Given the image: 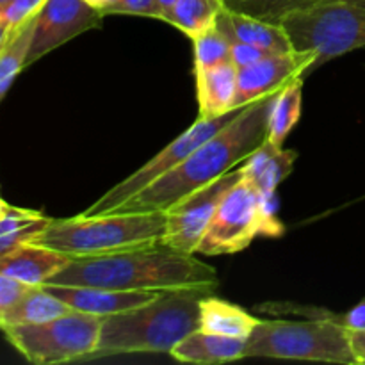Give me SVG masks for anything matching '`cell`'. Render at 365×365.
Segmentation results:
<instances>
[{
    "instance_id": "obj_6",
    "label": "cell",
    "mask_w": 365,
    "mask_h": 365,
    "mask_svg": "<svg viewBox=\"0 0 365 365\" xmlns=\"http://www.w3.org/2000/svg\"><path fill=\"white\" fill-rule=\"evenodd\" d=\"M292 48L316 56V68L365 46V0H314L284 20Z\"/></svg>"
},
{
    "instance_id": "obj_11",
    "label": "cell",
    "mask_w": 365,
    "mask_h": 365,
    "mask_svg": "<svg viewBox=\"0 0 365 365\" xmlns=\"http://www.w3.org/2000/svg\"><path fill=\"white\" fill-rule=\"evenodd\" d=\"M103 16L102 11L86 0H45L34 16V32L25 66H32L82 32L100 27Z\"/></svg>"
},
{
    "instance_id": "obj_13",
    "label": "cell",
    "mask_w": 365,
    "mask_h": 365,
    "mask_svg": "<svg viewBox=\"0 0 365 365\" xmlns=\"http://www.w3.org/2000/svg\"><path fill=\"white\" fill-rule=\"evenodd\" d=\"M43 287L66 303L71 310L107 317L125 312L152 302L160 292L152 291H114V289L91 287V285H57L45 284Z\"/></svg>"
},
{
    "instance_id": "obj_15",
    "label": "cell",
    "mask_w": 365,
    "mask_h": 365,
    "mask_svg": "<svg viewBox=\"0 0 365 365\" xmlns=\"http://www.w3.org/2000/svg\"><path fill=\"white\" fill-rule=\"evenodd\" d=\"M214 27L230 43H248L271 53L291 52L292 43L284 25L269 24L248 14L234 13L221 7Z\"/></svg>"
},
{
    "instance_id": "obj_2",
    "label": "cell",
    "mask_w": 365,
    "mask_h": 365,
    "mask_svg": "<svg viewBox=\"0 0 365 365\" xmlns=\"http://www.w3.org/2000/svg\"><path fill=\"white\" fill-rule=\"evenodd\" d=\"M46 284L91 285L114 291H180L217 287V273L191 253H180L166 246L128 250L102 257L71 259L64 269Z\"/></svg>"
},
{
    "instance_id": "obj_10",
    "label": "cell",
    "mask_w": 365,
    "mask_h": 365,
    "mask_svg": "<svg viewBox=\"0 0 365 365\" xmlns=\"http://www.w3.org/2000/svg\"><path fill=\"white\" fill-rule=\"evenodd\" d=\"M242 177L241 168H235L212 184L192 192L166 210V230L163 246L180 253H196L205 235L221 198Z\"/></svg>"
},
{
    "instance_id": "obj_16",
    "label": "cell",
    "mask_w": 365,
    "mask_h": 365,
    "mask_svg": "<svg viewBox=\"0 0 365 365\" xmlns=\"http://www.w3.org/2000/svg\"><path fill=\"white\" fill-rule=\"evenodd\" d=\"M196 98H198V118L223 116L232 109H237V66L234 63H223L217 66L195 70Z\"/></svg>"
},
{
    "instance_id": "obj_22",
    "label": "cell",
    "mask_w": 365,
    "mask_h": 365,
    "mask_svg": "<svg viewBox=\"0 0 365 365\" xmlns=\"http://www.w3.org/2000/svg\"><path fill=\"white\" fill-rule=\"evenodd\" d=\"M34 16L7 32L6 39L0 45V102L7 95L20 71L27 68L25 63L34 32Z\"/></svg>"
},
{
    "instance_id": "obj_37",
    "label": "cell",
    "mask_w": 365,
    "mask_h": 365,
    "mask_svg": "<svg viewBox=\"0 0 365 365\" xmlns=\"http://www.w3.org/2000/svg\"><path fill=\"white\" fill-rule=\"evenodd\" d=\"M9 2H11V0H0V11H2L4 7H6Z\"/></svg>"
},
{
    "instance_id": "obj_9",
    "label": "cell",
    "mask_w": 365,
    "mask_h": 365,
    "mask_svg": "<svg viewBox=\"0 0 365 365\" xmlns=\"http://www.w3.org/2000/svg\"><path fill=\"white\" fill-rule=\"evenodd\" d=\"M245 107H237V109H232L230 113L223 114V116L209 118V120L198 118L184 134L178 135L175 141H171L166 148L160 150V152L157 153L155 157H152L148 163L143 164V166L139 168L138 171H134L130 177L118 182L113 189H109L106 195L100 196L89 209H86L84 212H82V216H103V214H113L121 203H125L128 198H132V196L138 195L139 191L148 187L150 184L159 180L160 177L170 173L173 168H177L178 164L192 152V150H196L202 143H205L207 139L216 135L221 128L230 125L232 121L242 113Z\"/></svg>"
},
{
    "instance_id": "obj_5",
    "label": "cell",
    "mask_w": 365,
    "mask_h": 365,
    "mask_svg": "<svg viewBox=\"0 0 365 365\" xmlns=\"http://www.w3.org/2000/svg\"><path fill=\"white\" fill-rule=\"evenodd\" d=\"M245 356L356 365L349 330L324 319L259 321L246 339Z\"/></svg>"
},
{
    "instance_id": "obj_18",
    "label": "cell",
    "mask_w": 365,
    "mask_h": 365,
    "mask_svg": "<svg viewBox=\"0 0 365 365\" xmlns=\"http://www.w3.org/2000/svg\"><path fill=\"white\" fill-rule=\"evenodd\" d=\"M245 339L210 334L198 328L178 342L170 355L187 364H225L245 359Z\"/></svg>"
},
{
    "instance_id": "obj_34",
    "label": "cell",
    "mask_w": 365,
    "mask_h": 365,
    "mask_svg": "<svg viewBox=\"0 0 365 365\" xmlns=\"http://www.w3.org/2000/svg\"><path fill=\"white\" fill-rule=\"evenodd\" d=\"M159 4H160V7H163V16H164V13H166V11H170L171 7L177 4V0H159Z\"/></svg>"
},
{
    "instance_id": "obj_33",
    "label": "cell",
    "mask_w": 365,
    "mask_h": 365,
    "mask_svg": "<svg viewBox=\"0 0 365 365\" xmlns=\"http://www.w3.org/2000/svg\"><path fill=\"white\" fill-rule=\"evenodd\" d=\"M86 2H89L93 7H96V9H100L103 13V11H106L109 6H113L116 0H86Z\"/></svg>"
},
{
    "instance_id": "obj_4",
    "label": "cell",
    "mask_w": 365,
    "mask_h": 365,
    "mask_svg": "<svg viewBox=\"0 0 365 365\" xmlns=\"http://www.w3.org/2000/svg\"><path fill=\"white\" fill-rule=\"evenodd\" d=\"M164 230L166 210L103 216L78 214L70 220H50L31 242L56 250L70 259H86L160 246Z\"/></svg>"
},
{
    "instance_id": "obj_24",
    "label": "cell",
    "mask_w": 365,
    "mask_h": 365,
    "mask_svg": "<svg viewBox=\"0 0 365 365\" xmlns=\"http://www.w3.org/2000/svg\"><path fill=\"white\" fill-rule=\"evenodd\" d=\"M221 7V0H177V4L164 13L163 21L180 29L184 34L192 38L214 27Z\"/></svg>"
},
{
    "instance_id": "obj_29",
    "label": "cell",
    "mask_w": 365,
    "mask_h": 365,
    "mask_svg": "<svg viewBox=\"0 0 365 365\" xmlns=\"http://www.w3.org/2000/svg\"><path fill=\"white\" fill-rule=\"evenodd\" d=\"M31 289V285H25L21 284V282L14 280V278L0 274V327H2L4 321H6L11 309H13Z\"/></svg>"
},
{
    "instance_id": "obj_8",
    "label": "cell",
    "mask_w": 365,
    "mask_h": 365,
    "mask_svg": "<svg viewBox=\"0 0 365 365\" xmlns=\"http://www.w3.org/2000/svg\"><path fill=\"white\" fill-rule=\"evenodd\" d=\"M103 317L70 310L39 324L2 328L7 341L32 364L53 365L89 360L100 341Z\"/></svg>"
},
{
    "instance_id": "obj_20",
    "label": "cell",
    "mask_w": 365,
    "mask_h": 365,
    "mask_svg": "<svg viewBox=\"0 0 365 365\" xmlns=\"http://www.w3.org/2000/svg\"><path fill=\"white\" fill-rule=\"evenodd\" d=\"M70 307L64 302H61L57 296H53L52 292L46 291L43 285L39 287H32L16 305L11 309V312L7 314L6 321L0 327H20V324H39L46 323V321H52L56 317L64 316V314L70 312Z\"/></svg>"
},
{
    "instance_id": "obj_27",
    "label": "cell",
    "mask_w": 365,
    "mask_h": 365,
    "mask_svg": "<svg viewBox=\"0 0 365 365\" xmlns=\"http://www.w3.org/2000/svg\"><path fill=\"white\" fill-rule=\"evenodd\" d=\"M43 4H45V0H11L0 11V21H2L7 31H13L18 25L34 16L41 9Z\"/></svg>"
},
{
    "instance_id": "obj_32",
    "label": "cell",
    "mask_w": 365,
    "mask_h": 365,
    "mask_svg": "<svg viewBox=\"0 0 365 365\" xmlns=\"http://www.w3.org/2000/svg\"><path fill=\"white\" fill-rule=\"evenodd\" d=\"M349 342L356 365H365V330H349Z\"/></svg>"
},
{
    "instance_id": "obj_12",
    "label": "cell",
    "mask_w": 365,
    "mask_h": 365,
    "mask_svg": "<svg viewBox=\"0 0 365 365\" xmlns=\"http://www.w3.org/2000/svg\"><path fill=\"white\" fill-rule=\"evenodd\" d=\"M316 68V56L310 52L267 53L262 59L237 68L235 107H245L267 95H274L287 84L302 78L303 73Z\"/></svg>"
},
{
    "instance_id": "obj_3",
    "label": "cell",
    "mask_w": 365,
    "mask_h": 365,
    "mask_svg": "<svg viewBox=\"0 0 365 365\" xmlns=\"http://www.w3.org/2000/svg\"><path fill=\"white\" fill-rule=\"evenodd\" d=\"M210 291H164L152 302L103 317L91 359L132 353H171L200 328V303Z\"/></svg>"
},
{
    "instance_id": "obj_26",
    "label": "cell",
    "mask_w": 365,
    "mask_h": 365,
    "mask_svg": "<svg viewBox=\"0 0 365 365\" xmlns=\"http://www.w3.org/2000/svg\"><path fill=\"white\" fill-rule=\"evenodd\" d=\"M191 39L195 45V70H205L232 61V43L216 27L207 29Z\"/></svg>"
},
{
    "instance_id": "obj_31",
    "label": "cell",
    "mask_w": 365,
    "mask_h": 365,
    "mask_svg": "<svg viewBox=\"0 0 365 365\" xmlns=\"http://www.w3.org/2000/svg\"><path fill=\"white\" fill-rule=\"evenodd\" d=\"M341 324L348 330H365V298L348 312L342 314Z\"/></svg>"
},
{
    "instance_id": "obj_36",
    "label": "cell",
    "mask_w": 365,
    "mask_h": 365,
    "mask_svg": "<svg viewBox=\"0 0 365 365\" xmlns=\"http://www.w3.org/2000/svg\"><path fill=\"white\" fill-rule=\"evenodd\" d=\"M7 32H9V31H7V29L4 27V24H2V21H0V45H2V43H4V39H6Z\"/></svg>"
},
{
    "instance_id": "obj_7",
    "label": "cell",
    "mask_w": 365,
    "mask_h": 365,
    "mask_svg": "<svg viewBox=\"0 0 365 365\" xmlns=\"http://www.w3.org/2000/svg\"><path fill=\"white\" fill-rule=\"evenodd\" d=\"M273 198L274 195H264L245 177L239 178L221 198L196 253L234 255L248 248L257 235L278 237L284 234Z\"/></svg>"
},
{
    "instance_id": "obj_1",
    "label": "cell",
    "mask_w": 365,
    "mask_h": 365,
    "mask_svg": "<svg viewBox=\"0 0 365 365\" xmlns=\"http://www.w3.org/2000/svg\"><path fill=\"white\" fill-rule=\"evenodd\" d=\"M274 95L248 103L242 113L216 135L192 150L177 168L139 191L114 212L168 210L192 192L212 184L245 163L267 139V120Z\"/></svg>"
},
{
    "instance_id": "obj_28",
    "label": "cell",
    "mask_w": 365,
    "mask_h": 365,
    "mask_svg": "<svg viewBox=\"0 0 365 365\" xmlns=\"http://www.w3.org/2000/svg\"><path fill=\"white\" fill-rule=\"evenodd\" d=\"M103 14H134L163 20V7L159 0H116L103 11Z\"/></svg>"
},
{
    "instance_id": "obj_21",
    "label": "cell",
    "mask_w": 365,
    "mask_h": 365,
    "mask_svg": "<svg viewBox=\"0 0 365 365\" xmlns=\"http://www.w3.org/2000/svg\"><path fill=\"white\" fill-rule=\"evenodd\" d=\"M302 91L303 81L296 78L294 82L274 93L269 120H267V139L274 145L284 146L289 132L296 127V123L302 118Z\"/></svg>"
},
{
    "instance_id": "obj_23",
    "label": "cell",
    "mask_w": 365,
    "mask_h": 365,
    "mask_svg": "<svg viewBox=\"0 0 365 365\" xmlns=\"http://www.w3.org/2000/svg\"><path fill=\"white\" fill-rule=\"evenodd\" d=\"M48 221L50 217H45L41 212L11 205L6 216L0 217V257L31 242Z\"/></svg>"
},
{
    "instance_id": "obj_25",
    "label": "cell",
    "mask_w": 365,
    "mask_h": 365,
    "mask_svg": "<svg viewBox=\"0 0 365 365\" xmlns=\"http://www.w3.org/2000/svg\"><path fill=\"white\" fill-rule=\"evenodd\" d=\"M221 2L228 11L282 25L289 14L309 6L314 0H221Z\"/></svg>"
},
{
    "instance_id": "obj_17",
    "label": "cell",
    "mask_w": 365,
    "mask_h": 365,
    "mask_svg": "<svg viewBox=\"0 0 365 365\" xmlns=\"http://www.w3.org/2000/svg\"><path fill=\"white\" fill-rule=\"evenodd\" d=\"M296 160L298 152L284 150V146L266 139L239 168L242 177L252 182L260 192L274 195L278 185L292 173Z\"/></svg>"
},
{
    "instance_id": "obj_30",
    "label": "cell",
    "mask_w": 365,
    "mask_h": 365,
    "mask_svg": "<svg viewBox=\"0 0 365 365\" xmlns=\"http://www.w3.org/2000/svg\"><path fill=\"white\" fill-rule=\"evenodd\" d=\"M267 53L271 52H266L259 46L248 45V43H232V63L237 68L248 66V64L266 57Z\"/></svg>"
},
{
    "instance_id": "obj_19",
    "label": "cell",
    "mask_w": 365,
    "mask_h": 365,
    "mask_svg": "<svg viewBox=\"0 0 365 365\" xmlns=\"http://www.w3.org/2000/svg\"><path fill=\"white\" fill-rule=\"evenodd\" d=\"M257 324L259 319L245 309L225 299L214 298L212 294L203 296L200 303V330L246 341Z\"/></svg>"
},
{
    "instance_id": "obj_35",
    "label": "cell",
    "mask_w": 365,
    "mask_h": 365,
    "mask_svg": "<svg viewBox=\"0 0 365 365\" xmlns=\"http://www.w3.org/2000/svg\"><path fill=\"white\" fill-rule=\"evenodd\" d=\"M9 203H7V202H4V200L2 198H0V217H4V216H6V212H7V210H9Z\"/></svg>"
},
{
    "instance_id": "obj_14",
    "label": "cell",
    "mask_w": 365,
    "mask_h": 365,
    "mask_svg": "<svg viewBox=\"0 0 365 365\" xmlns=\"http://www.w3.org/2000/svg\"><path fill=\"white\" fill-rule=\"evenodd\" d=\"M70 262V257L56 250L34 242H25L20 248L0 257V274L14 278L31 287H39L56 277Z\"/></svg>"
}]
</instances>
